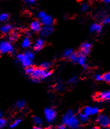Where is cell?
I'll return each mask as SVG.
<instances>
[{
	"mask_svg": "<svg viewBox=\"0 0 110 129\" xmlns=\"http://www.w3.org/2000/svg\"><path fill=\"white\" fill-rule=\"evenodd\" d=\"M63 125L71 129H78L80 128V123L77 116L72 110H68L62 117Z\"/></svg>",
	"mask_w": 110,
	"mask_h": 129,
	"instance_id": "1",
	"label": "cell"
},
{
	"mask_svg": "<svg viewBox=\"0 0 110 129\" xmlns=\"http://www.w3.org/2000/svg\"><path fill=\"white\" fill-rule=\"evenodd\" d=\"M52 75V72L50 70H44L40 67H36L31 75L30 78L32 81L34 83H39L41 80L47 79Z\"/></svg>",
	"mask_w": 110,
	"mask_h": 129,
	"instance_id": "2",
	"label": "cell"
},
{
	"mask_svg": "<svg viewBox=\"0 0 110 129\" xmlns=\"http://www.w3.org/2000/svg\"><path fill=\"white\" fill-rule=\"evenodd\" d=\"M14 52V48L10 41H0V54H12Z\"/></svg>",
	"mask_w": 110,
	"mask_h": 129,
	"instance_id": "3",
	"label": "cell"
},
{
	"mask_svg": "<svg viewBox=\"0 0 110 129\" xmlns=\"http://www.w3.org/2000/svg\"><path fill=\"white\" fill-rule=\"evenodd\" d=\"M44 117L46 121L49 123H51L56 118V111L54 109L51 107H47L44 112Z\"/></svg>",
	"mask_w": 110,
	"mask_h": 129,
	"instance_id": "4",
	"label": "cell"
},
{
	"mask_svg": "<svg viewBox=\"0 0 110 129\" xmlns=\"http://www.w3.org/2000/svg\"><path fill=\"white\" fill-rule=\"evenodd\" d=\"M97 123L102 128L110 126V117L105 114H100L96 119Z\"/></svg>",
	"mask_w": 110,
	"mask_h": 129,
	"instance_id": "5",
	"label": "cell"
},
{
	"mask_svg": "<svg viewBox=\"0 0 110 129\" xmlns=\"http://www.w3.org/2000/svg\"><path fill=\"white\" fill-rule=\"evenodd\" d=\"M16 59L18 61L19 63H20L22 66L24 67L25 69L27 67H29L32 66V64H33V61L31 60L30 59H29L27 56H26L24 53L23 54H18L16 56Z\"/></svg>",
	"mask_w": 110,
	"mask_h": 129,
	"instance_id": "6",
	"label": "cell"
},
{
	"mask_svg": "<svg viewBox=\"0 0 110 129\" xmlns=\"http://www.w3.org/2000/svg\"><path fill=\"white\" fill-rule=\"evenodd\" d=\"M95 98H96L97 101H100V102H104V101L110 102V90L102 91L98 93V94L95 96Z\"/></svg>",
	"mask_w": 110,
	"mask_h": 129,
	"instance_id": "7",
	"label": "cell"
},
{
	"mask_svg": "<svg viewBox=\"0 0 110 129\" xmlns=\"http://www.w3.org/2000/svg\"><path fill=\"white\" fill-rule=\"evenodd\" d=\"M92 48L91 43L88 42H84L82 43L80 47V53L86 56L89 54Z\"/></svg>",
	"mask_w": 110,
	"mask_h": 129,
	"instance_id": "8",
	"label": "cell"
},
{
	"mask_svg": "<svg viewBox=\"0 0 110 129\" xmlns=\"http://www.w3.org/2000/svg\"><path fill=\"white\" fill-rule=\"evenodd\" d=\"M40 20L41 24L43 25L44 26H52L54 23L53 18L51 16L48 14Z\"/></svg>",
	"mask_w": 110,
	"mask_h": 129,
	"instance_id": "9",
	"label": "cell"
},
{
	"mask_svg": "<svg viewBox=\"0 0 110 129\" xmlns=\"http://www.w3.org/2000/svg\"><path fill=\"white\" fill-rule=\"evenodd\" d=\"M53 30L54 28L52 26H43L42 27L40 34L43 38H47L52 34Z\"/></svg>",
	"mask_w": 110,
	"mask_h": 129,
	"instance_id": "10",
	"label": "cell"
},
{
	"mask_svg": "<svg viewBox=\"0 0 110 129\" xmlns=\"http://www.w3.org/2000/svg\"><path fill=\"white\" fill-rule=\"evenodd\" d=\"M30 29L34 32H40L42 29V24L38 20L34 21L30 24Z\"/></svg>",
	"mask_w": 110,
	"mask_h": 129,
	"instance_id": "11",
	"label": "cell"
},
{
	"mask_svg": "<svg viewBox=\"0 0 110 129\" xmlns=\"http://www.w3.org/2000/svg\"><path fill=\"white\" fill-rule=\"evenodd\" d=\"M102 25L97 23H92L90 26V31L92 33H94V34H98L101 32L102 31Z\"/></svg>",
	"mask_w": 110,
	"mask_h": 129,
	"instance_id": "12",
	"label": "cell"
},
{
	"mask_svg": "<svg viewBox=\"0 0 110 129\" xmlns=\"http://www.w3.org/2000/svg\"><path fill=\"white\" fill-rule=\"evenodd\" d=\"M13 28L12 25L10 24H4L0 26V32L3 34H8L12 32Z\"/></svg>",
	"mask_w": 110,
	"mask_h": 129,
	"instance_id": "13",
	"label": "cell"
},
{
	"mask_svg": "<svg viewBox=\"0 0 110 129\" xmlns=\"http://www.w3.org/2000/svg\"><path fill=\"white\" fill-rule=\"evenodd\" d=\"M44 46V40L42 38H38L35 41L34 45V49L35 51H40Z\"/></svg>",
	"mask_w": 110,
	"mask_h": 129,
	"instance_id": "14",
	"label": "cell"
},
{
	"mask_svg": "<svg viewBox=\"0 0 110 129\" xmlns=\"http://www.w3.org/2000/svg\"><path fill=\"white\" fill-rule=\"evenodd\" d=\"M77 117H78V120L80 121V123H83V124L86 123L89 120L88 116L85 115L84 114H83L82 112H80L78 114V116H77Z\"/></svg>",
	"mask_w": 110,
	"mask_h": 129,
	"instance_id": "15",
	"label": "cell"
},
{
	"mask_svg": "<svg viewBox=\"0 0 110 129\" xmlns=\"http://www.w3.org/2000/svg\"><path fill=\"white\" fill-rule=\"evenodd\" d=\"M31 45H32V41L30 37L26 36L24 38L21 43V47L23 48H28L30 47Z\"/></svg>",
	"mask_w": 110,
	"mask_h": 129,
	"instance_id": "16",
	"label": "cell"
},
{
	"mask_svg": "<svg viewBox=\"0 0 110 129\" xmlns=\"http://www.w3.org/2000/svg\"><path fill=\"white\" fill-rule=\"evenodd\" d=\"M26 105V102L24 100H19L15 103V107L18 109H24Z\"/></svg>",
	"mask_w": 110,
	"mask_h": 129,
	"instance_id": "17",
	"label": "cell"
},
{
	"mask_svg": "<svg viewBox=\"0 0 110 129\" xmlns=\"http://www.w3.org/2000/svg\"><path fill=\"white\" fill-rule=\"evenodd\" d=\"M86 56L82 54L81 53H79L78 54V63L79 64L81 65V66H83L86 63Z\"/></svg>",
	"mask_w": 110,
	"mask_h": 129,
	"instance_id": "18",
	"label": "cell"
},
{
	"mask_svg": "<svg viewBox=\"0 0 110 129\" xmlns=\"http://www.w3.org/2000/svg\"><path fill=\"white\" fill-rule=\"evenodd\" d=\"M19 33L17 31H12L10 32V36H9V40L10 41L14 42L16 41L19 38Z\"/></svg>",
	"mask_w": 110,
	"mask_h": 129,
	"instance_id": "19",
	"label": "cell"
},
{
	"mask_svg": "<svg viewBox=\"0 0 110 129\" xmlns=\"http://www.w3.org/2000/svg\"><path fill=\"white\" fill-rule=\"evenodd\" d=\"M33 121L37 126H41V125L43 124V119L38 116H34L33 117Z\"/></svg>",
	"mask_w": 110,
	"mask_h": 129,
	"instance_id": "20",
	"label": "cell"
},
{
	"mask_svg": "<svg viewBox=\"0 0 110 129\" xmlns=\"http://www.w3.org/2000/svg\"><path fill=\"white\" fill-rule=\"evenodd\" d=\"M92 107H91V106H86L82 109L81 112L89 117V116H92Z\"/></svg>",
	"mask_w": 110,
	"mask_h": 129,
	"instance_id": "21",
	"label": "cell"
},
{
	"mask_svg": "<svg viewBox=\"0 0 110 129\" xmlns=\"http://www.w3.org/2000/svg\"><path fill=\"white\" fill-rule=\"evenodd\" d=\"M51 62H48V61H45V62H42L40 64L39 67L41 68V69H44V70H50V68L51 67Z\"/></svg>",
	"mask_w": 110,
	"mask_h": 129,
	"instance_id": "22",
	"label": "cell"
},
{
	"mask_svg": "<svg viewBox=\"0 0 110 129\" xmlns=\"http://www.w3.org/2000/svg\"><path fill=\"white\" fill-rule=\"evenodd\" d=\"M74 52L72 48H67L65 49L64 51V53H63V57L64 58H68L69 59L70 56L72 55V54Z\"/></svg>",
	"mask_w": 110,
	"mask_h": 129,
	"instance_id": "23",
	"label": "cell"
},
{
	"mask_svg": "<svg viewBox=\"0 0 110 129\" xmlns=\"http://www.w3.org/2000/svg\"><path fill=\"white\" fill-rule=\"evenodd\" d=\"M22 119L20 118H18V119H15L14 121L10 123V128H16L18 126H19V124L21 123Z\"/></svg>",
	"mask_w": 110,
	"mask_h": 129,
	"instance_id": "24",
	"label": "cell"
},
{
	"mask_svg": "<svg viewBox=\"0 0 110 129\" xmlns=\"http://www.w3.org/2000/svg\"><path fill=\"white\" fill-rule=\"evenodd\" d=\"M79 53L78 52H73L69 57V59L74 63H78V59Z\"/></svg>",
	"mask_w": 110,
	"mask_h": 129,
	"instance_id": "25",
	"label": "cell"
},
{
	"mask_svg": "<svg viewBox=\"0 0 110 129\" xmlns=\"http://www.w3.org/2000/svg\"><path fill=\"white\" fill-rule=\"evenodd\" d=\"M64 84H63V83L62 82V81H58V82L54 86V89L58 91V92H61V91H62L63 90H64Z\"/></svg>",
	"mask_w": 110,
	"mask_h": 129,
	"instance_id": "26",
	"label": "cell"
},
{
	"mask_svg": "<svg viewBox=\"0 0 110 129\" xmlns=\"http://www.w3.org/2000/svg\"><path fill=\"white\" fill-rule=\"evenodd\" d=\"M9 19V14L7 13H2L0 14V21L6 22Z\"/></svg>",
	"mask_w": 110,
	"mask_h": 129,
	"instance_id": "27",
	"label": "cell"
},
{
	"mask_svg": "<svg viewBox=\"0 0 110 129\" xmlns=\"http://www.w3.org/2000/svg\"><path fill=\"white\" fill-rule=\"evenodd\" d=\"M34 69H35V67H34L33 66H31V67H29L26 68L24 71L25 74H26V76H28L30 77L31 75L32 74V73H33V72H34Z\"/></svg>",
	"mask_w": 110,
	"mask_h": 129,
	"instance_id": "28",
	"label": "cell"
},
{
	"mask_svg": "<svg viewBox=\"0 0 110 129\" xmlns=\"http://www.w3.org/2000/svg\"><path fill=\"white\" fill-rule=\"evenodd\" d=\"M26 56H27L28 57L29 59H30L31 60H34V57H35V54H34V53L33 52H32L31 50H27V51L25 52L24 53Z\"/></svg>",
	"mask_w": 110,
	"mask_h": 129,
	"instance_id": "29",
	"label": "cell"
},
{
	"mask_svg": "<svg viewBox=\"0 0 110 129\" xmlns=\"http://www.w3.org/2000/svg\"><path fill=\"white\" fill-rule=\"evenodd\" d=\"M102 76H103V80H104L105 82L110 84V72H107V73L104 74Z\"/></svg>",
	"mask_w": 110,
	"mask_h": 129,
	"instance_id": "30",
	"label": "cell"
},
{
	"mask_svg": "<svg viewBox=\"0 0 110 129\" xmlns=\"http://www.w3.org/2000/svg\"><path fill=\"white\" fill-rule=\"evenodd\" d=\"M7 125V121L6 119H4L2 117V119H0V129L3 128Z\"/></svg>",
	"mask_w": 110,
	"mask_h": 129,
	"instance_id": "31",
	"label": "cell"
},
{
	"mask_svg": "<svg viewBox=\"0 0 110 129\" xmlns=\"http://www.w3.org/2000/svg\"><path fill=\"white\" fill-rule=\"evenodd\" d=\"M89 5L87 3H82L81 5V10L82 12H86L88 10Z\"/></svg>",
	"mask_w": 110,
	"mask_h": 129,
	"instance_id": "32",
	"label": "cell"
},
{
	"mask_svg": "<svg viewBox=\"0 0 110 129\" xmlns=\"http://www.w3.org/2000/svg\"><path fill=\"white\" fill-rule=\"evenodd\" d=\"M78 79L77 76H72L69 79H68V83L69 84H72L73 85V84L76 83L78 82Z\"/></svg>",
	"mask_w": 110,
	"mask_h": 129,
	"instance_id": "33",
	"label": "cell"
},
{
	"mask_svg": "<svg viewBox=\"0 0 110 129\" xmlns=\"http://www.w3.org/2000/svg\"><path fill=\"white\" fill-rule=\"evenodd\" d=\"M100 112V109L97 107H92V116H95L97 115Z\"/></svg>",
	"mask_w": 110,
	"mask_h": 129,
	"instance_id": "34",
	"label": "cell"
},
{
	"mask_svg": "<svg viewBox=\"0 0 110 129\" xmlns=\"http://www.w3.org/2000/svg\"><path fill=\"white\" fill-rule=\"evenodd\" d=\"M102 23L104 25L110 24V16H106L105 18L102 19Z\"/></svg>",
	"mask_w": 110,
	"mask_h": 129,
	"instance_id": "35",
	"label": "cell"
},
{
	"mask_svg": "<svg viewBox=\"0 0 110 129\" xmlns=\"http://www.w3.org/2000/svg\"><path fill=\"white\" fill-rule=\"evenodd\" d=\"M97 18H98V19H102L103 18H104L106 16H107V15H106V13L105 12H99L98 14H97Z\"/></svg>",
	"mask_w": 110,
	"mask_h": 129,
	"instance_id": "36",
	"label": "cell"
},
{
	"mask_svg": "<svg viewBox=\"0 0 110 129\" xmlns=\"http://www.w3.org/2000/svg\"><path fill=\"white\" fill-rule=\"evenodd\" d=\"M24 3L28 6H34V5L36 3V1L35 0H26Z\"/></svg>",
	"mask_w": 110,
	"mask_h": 129,
	"instance_id": "37",
	"label": "cell"
},
{
	"mask_svg": "<svg viewBox=\"0 0 110 129\" xmlns=\"http://www.w3.org/2000/svg\"><path fill=\"white\" fill-rule=\"evenodd\" d=\"M94 78L96 81H101L103 80L102 75L100 74H97L95 75Z\"/></svg>",
	"mask_w": 110,
	"mask_h": 129,
	"instance_id": "38",
	"label": "cell"
},
{
	"mask_svg": "<svg viewBox=\"0 0 110 129\" xmlns=\"http://www.w3.org/2000/svg\"><path fill=\"white\" fill-rule=\"evenodd\" d=\"M46 15H47V14L44 11H43V10H42V11H40V12L38 13V18H39V19H43V18H44L46 16Z\"/></svg>",
	"mask_w": 110,
	"mask_h": 129,
	"instance_id": "39",
	"label": "cell"
},
{
	"mask_svg": "<svg viewBox=\"0 0 110 129\" xmlns=\"http://www.w3.org/2000/svg\"><path fill=\"white\" fill-rule=\"evenodd\" d=\"M57 129H67V126H65L64 125H60L57 127Z\"/></svg>",
	"mask_w": 110,
	"mask_h": 129,
	"instance_id": "40",
	"label": "cell"
},
{
	"mask_svg": "<svg viewBox=\"0 0 110 129\" xmlns=\"http://www.w3.org/2000/svg\"><path fill=\"white\" fill-rule=\"evenodd\" d=\"M33 129H43V128H42L41 127V126H34V128H33Z\"/></svg>",
	"mask_w": 110,
	"mask_h": 129,
	"instance_id": "41",
	"label": "cell"
},
{
	"mask_svg": "<svg viewBox=\"0 0 110 129\" xmlns=\"http://www.w3.org/2000/svg\"><path fill=\"white\" fill-rule=\"evenodd\" d=\"M104 3H106V4H108V3H110V0H104Z\"/></svg>",
	"mask_w": 110,
	"mask_h": 129,
	"instance_id": "42",
	"label": "cell"
},
{
	"mask_svg": "<svg viewBox=\"0 0 110 129\" xmlns=\"http://www.w3.org/2000/svg\"><path fill=\"white\" fill-rule=\"evenodd\" d=\"M3 112L0 110V119H2V117H3Z\"/></svg>",
	"mask_w": 110,
	"mask_h": 129,
	"instance_id": "43",
	"label": "cell"
},
{
	"mask_svg": "<svg viewBox=\"0 0 110 129\" xmlns=\"http://www.w3.org/2000/svg\"><path fill=\"white\" fill-rule=\"evenodd\" d=\"M82 67H83V69H86L87 68H88V65H87V64H85L84 65H83V66H82Z\"/></svg>",
	"mask_w": 110,
	"mask_h": 129,
	"instance_id": "44",
	"label": "cell"
},
{
	"mask_svg": "<svg viewBox=\"0 0 110 129\" xmlns=\"http://www.w3.org/2000/svg\"><path fill=\"white\" fill-rule=\"evenodd\" d=\"M90 129H99V128L97 127V126H94V127L92 128H90Z\"/></svg>",
	"mask_w": 110,
	"mask_h": 129,
	"instance_id": "45",
	"label": "cell"
},
{
	"mask_svg": "<svg viewBox=\"0 0 110 129\" xmlns=\"http://www.w3.org/2000/svg\"><path fill=\"white\" fill-rule=\"evenodd\" d=\"M102 129H110V126H108V127H105V128H102Z\"/></svg>",
	"mask_w": 110,
	"mask_h": 129,
	"instance_id": "46",
	"label": "cell"
},
{
	"mask_svg": "<svg viewBox=\"0 0 110 129\" xmlns=\"http://www.w3.org/2000/svg\"><path fill=\"white\" fill-rule=\"evenodd\" d=\"M46 129H52V128H51V126H49V127L46 128Z\"/></svg>",
	"mask_w": 110,
	"mask_h": 129,
	"instance_id": "47",
	"label": "cell"
}]
</instances>
